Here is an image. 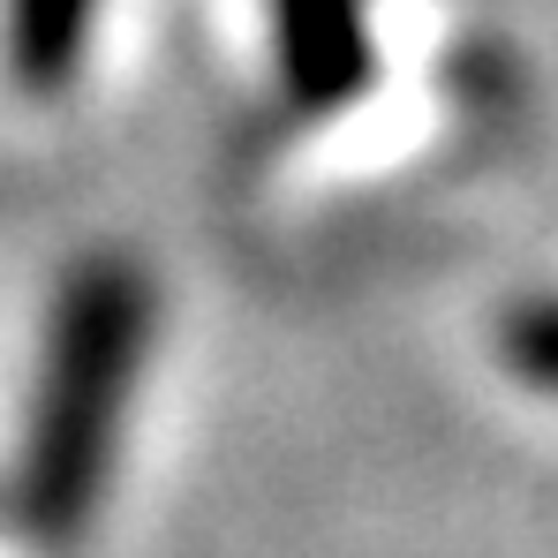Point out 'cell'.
<instances>
[{"label": "cell", "instance_id": "1", "mask_svg": "<svg viewBox=\"0 0 558 558\" xmlns=\"http://www.w3.org/2000/svg\"><path fill=\"white\" fill-rule=\"evenodd\" d=\"M144 348H151V279L129 257H84L53 294L46 371L23 438V506L46 536H76L92 521L121 446V415L144 377Z\"/></svg>", "mask_w": 558, "mask_h": 558}, {"label": "cell", "instance_id": "4", "mask_svg": "<svg viewBox=\"0 0 558 558\" xmlns=\"http://www.w3.org/2000/svg\"><path fill=\"white\" fill-rule=\"evenodd\" d=\"M498 363L529 392L558 400V294H529V302H513L498 317Z\"/></svg>", "mask_w": 558, "mask_h": 558}, {"label": "cell", "instance_id": "3", "mask_svg": "<svg viewBox=\"0 0 558 558\" xmlns=\"http://www.w3.org/2000/svg\"><path fill=\"white\" fill-rule=\"evenodd\" d=\"M92 23H98V0H8V15H0L8 76L31 98H61L84 76Z\"/></svg>", "mask_w": 558, "mask_h": 558}, {"label": "cell", "instance_id": "2", "mask_svg": "<svg viewBox=\"0 0 558 558\" xmlns=\"http://www.w3.org/2000/svg\"><path fill=\"white\" fill-rule=\"evenodd\" d=\"M272 61L279 92L302 113H340L371 92L377 46L363 0H272Z\"/></svg>", "mask_w": 558, "mask_h": 558}]
</instances>
